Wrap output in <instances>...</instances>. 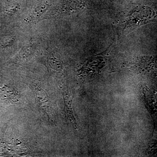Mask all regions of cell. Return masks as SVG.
<instances>
[{
  "instance_id": "277c9868",
  "label": "cell",
  "mask_w": 157,
  "mask_h": 157,
  "mask_svg": "<svg viewBox=\"0 0 157 157\" xmlns=\"http://www.w3.org/2000/svg\"><path fill=\"white\" fill-rule=\"evenodd\" d=\"M86 6L83 0H65L62 6L61 13H72L82 11Z\"/></svg>"
},
{
  "instance_id": "6da1fadb",
  "label": "cell",
  "mask_w": 157,
  "mask_h": 157,
  "mask_svg": "<svg viewBox=\"0 0 157 157\" xmlns=\"http://www.w3.org/2000/svg\"><path fill=\"white\" fill-rule=\"evenodd\" d=\"M155 17V12L151 8L147 6L140 7L130 14L124 29L131 30L152 21Z\"/></svg>"
},
{
  "instance_id": "5b68a950",
  "label": "cell",
  "mask_w": 157,
  "mask_h": 157,
  "mask_svg": "<svg viewBox=\"0 0 157 157\" xmlns=\"http://www.w3.org/2000/svg\"><path fill=\"white\" fill-rule=\"evenodd\" d=\"M36 50L35 44L30 42L26 44L21 48L17 55L20 59H26L32 56Z\"/></svg>"
},
{
  "instance_id": "7a4b0ae2",
  "label": "cell",
  "mask_w": 157,
  "mask_h": 157,
  "mask_svg": "<svg viewBox=\"0 0 157 157\" xmlns=\"http://www.w3.org/2000/svg\"><path fill=\"white\" fill-rule=\"evenodd\" d=\"M32 86L33 88L34 92L36 95L39 106L45 110L48 116H50L51 106L47 93L38 85L33 84Z\"/></svg>"
},
{
  "instance_id": "3957f363",
  "label": "cell",
  "mask_w": 157,
  "mask_h": 157,
  "mask_svg": "<svg viewBox=\"0 0 157 157\" xmlns=\"http://www.w3.org/2000/svg\"><path fill=\"white\" fill-rule=\"evenodd\" d=\"M49 6V3L47 1L39 2L34 7L30 13L27 17L25 19L26 21L29 23H33L38 21L39 18H41L43 14L46 12Z\"/></svg>"
}]
</instances>
